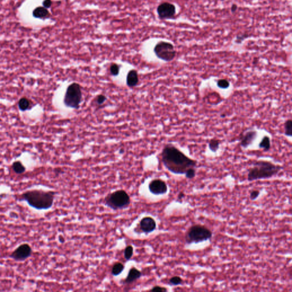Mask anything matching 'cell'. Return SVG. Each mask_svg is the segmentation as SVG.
<instances>
[{
  "label": "cell",
  "instance_id": "6da1fadb",
  "mask_svg": "<svg viewBox=\"0 0 292 292\" xmlns=\"http://www.w3.org/2000/svg\"><path fill=\"white\" fill-rule=\"evenodd\" d=\"M162 160L165 168L175 174H185L190 168H195L197 162L190 158L173 144H167L162 153Z\"/></svg>",
  "mask_w": 292,
  "mask_h": 292
},
{
  "label": "cell",
  "instance_id": "7a4b0ae2",
  "mask_svg": "<svg viewBox=\"0 0 292 292\" xmlns=\"http://www.w3.org/2000/svg\"><path fill=\"white\" fill-rule=\"evenodd\" d=\"M282 169L281 166L267 160H257L248 170L247 179L249 182L267 179L275 176Z\"/></svg>",
  "mask_w": 292,
  "mask_h": 292
},
{
  "label": "cell",
  "instance_id": "3957f363",
  "mask_svg": "<svg viewBox=\"0 0 292 292\" xmlns=\"http://www.w3.org/2000/svg\"><path fill=\"white\" fill-rule=\"evenodd\" d=\"M21 197L32 207L38 210L48 209L53 205L55 192L38 190H29L22 194Z\"/></svg>",
  "mask_w": 292,
  "mask_h": 292
},
{
  "label": "cell",
  "instance_id": "277c9868",
  "mask_svg": "<svg viewBox=\"0 0 292 292\" xmlns=\"http://www.w3.org/2000/svg\"><path fill=\"white\" fill-rule=\"evenodd\" d=\"M212 232L210 229L201 225L191 226L187 231L185 240L187 244L199 243L211 239Z\"/></svg>",
  "mask_w": 292,
  "mask_h": 292
},
{
  "label": "cell",
  "instance_id": "5b68a950",
  "mask_svg": "<svg viewBox=\"0 0 292 292\" xmlns=\"http://www.w3.org/2000/svg\"><path fill=\"white\" fill-rule=\"evenodd\" d=\"M105 204L114 210L122 209L130 204V198L124 190H118L108 195L105 197Z\"/></svg>",
  "mask_w": 292,
  "mask_h": 292
},
{
  "label": "cell",
  "instance_id": "8992f818",
  "mask_svg": "<svg viewBox=\"0 0 292 292\" xmlns=\"http://www.w3.org/2000/svg\"><path fill=\"white\" fill-rule=\"evenodd\" d=\"M82 94L81 86L77 83H73L67 88L64 97V103L72 109H78L82 101Z\"/></svg>",
  "mask_w": 292,
  "mask_h": 292
},
{
  "label": "cell",
  "instance_id": "52a82bcc",
  "mask_svg": "<svg viewBox=\"0 0 292 292\" xmlns=\"http://www.w3.org/2000/svg\"><path fill=\"white\" fill-rule=\"evenodd\" d=\"M154 53L156 56L165 62L173 61L176 56V52L172 43L161 41L158 43L154 47Z\"/></svg>",
  "mask_w": 292,
  "mask_h": 292
},
{
  "label": "cell",
  "instance_id": "ba28073f",
  "mask_svg": "<svg viewBox=\"0 0 292 292\" xmlns=\"http://www.w3.org/2000/svg\"><path fill=\"white\" fill-rule=\"evenodd\" d=\"M157 12L160 19H171L176 14V7L173 4L163 2L159 5L157 8Z\"/></svg>",
  "mask_w": 292,
  "mask_h": 292
},
{
  "label": "cell",
  "instance_id": "9c48e42d",
  "mask_svg": "<svg viewBox=\"0 0 292 292\" xmlns=\"http://www.w3.org/2000/svg\"><path fill=\"white\" fill-rule=\"evenodd\" d=\"M32 248L28 244H23L17 247L11 254V257L16 261H24L32 254Z\"/></svg>",
  "mask_w": 292,
  "mask_h": 292
},
{
  "label": "cell",
  "instance_id": "30bf717a",
  "mask_svg": "<svg viewBox=\"0 0 292 292\" xmlns=\"http://www.w3.org/2000/svg\"><path fill=\"white\" fill-rule=\"evenodd\" d=\"M148 188L152 194L156 195L166 194L168 191L167 184L160 179L153 180L149 184Z\"/></svg>",
  "mask_w": 292,
  "mask_h": 292
},
{
  "label": "cell",
  "instance_id": "8fae6325",
  "mask_svg": "<svg viewBox=\"0 0 292 292\" xmlns=\"http://www.w3.org/2000/svg\"><path fill=\"white\" fill-rule=\"evenodd\" d=\"M156 227V223L155 220L151 217H145L142 218L140 222L141 229L146 233L153 232Z\"/></svg>",
  "mask_w": 292,
  "mask_h": 292
},
{
  "label": "cell",
  "instance_id": "7c38bea8",
  "mask_svg": "<svg viewBox=\"0 0 292 292\" xmlns=\"http://www.w3.org/2000/svg\"><path fill=\"white\" fill-rule=\"evenodd\" d=\"M257 132L256 130H251L248 131L243 135L240 140V145L244 148H248L252 144L254 141L257 137Z\"/></svg>",
  "mask_w": 292,
  "mask_h": 292
},
{
  "label": "cell",
  "instance_id": "4fadbf2b",
  "mask_svg": "<svg viewBox=\"0 0 292 292\" xmlns=\"http://www.w3.org/2000/svg\"><path fill=\"white\" fill-rule=\"evenodd\" d=\"M141 276L142 272L141 271H139L136 267H132L128 272L127 277L125 279L124 283L131 284L137 280V279L141 278Z\"/></svg>",
  "mask_w": 292,
  "mask_h": 292
},
{
  "label": "cell",
  "instance_id": "5bb4252c",
  "mask_svg": "<svg viewBox=\"0 0 292 292\" xmlns=\"http://www.w3.org/2000/svg\"><path fill=\"white\" fill-rule=\"evenodd\" d=\"M139 82V77L137 71L132 70L128 72L127 74L126 83L128 86L130 88H133L137 86Z\"/></svg>",
  "mask_w": 292,
  "mask_h": 292
},
{
  "label": "cell",
  "instance_id": "9a60e30c",
  "mask_svg": "<svg viewBox=\"0 0 292 292\" xmlns=\"http://www.w3.org/2000/svg\"><path fill=\"white\" fill-rule=\"evenodd\" d=\"M33 15L37 18H44L49 16V12L45 7H39L33 11Z\"/></svg>",
  "mask_w": 292,
  "mask_h": 292
},
{
  "label": "cell",
  "instance_id": "2e32d148",
  "mask_svg": "<svg viewBox=\"0 0 292 292\" xmlns=\"http://www.w3.org/2000/svg\"><path fill=\"white\" fill-rule=\"evenodd\" d=\"M258 147L261 149H263L265 152L269 151L271 147V139L268 136H264L258 144Z\"/></svg>",
  "mask_w": 292,
  "mask_h": 292
},
{
  "label": "cell",
  "instance_id": "e0dca14e",
  "mask_svg": "<svg viewBox=\"0 0 292 292\" xmlns=\"http://www.w3.org/2000/svg\"><path fill=\"white\" fill-rule=\"evenodd\" d=\"M124 268V267L123 264L120 263H116L113 265L111 273L113 276H118L123 272Z\"/></svg>",
  "mask_w": 292,
  "mask_h": 292
},
{
  "label": "cell",
  "instance_id": "ac0fdd59",
  "mask_svg": "<svg viewBox=\"0 0 292 292\" xmlns=\"http://www.w3.org/2000/svg\"><path fill=\"white\" fill-rule=\"evenodd\" d=\"M12 168L15 173L17 174H21L25 171V167L20 162H14L12 165Z\"/></svg>",
  "mask_w": 292,
  "mask_h": 292
},
{
  "label": "cell",
  "instance_id": "d6986e66",
  "mask_svg": "<svg viewBox=\"0 0 292 292\" xmlns=\"http://www.w3.org/2000/svg\"><path fill=\"white\" fill-rule=\"evenodd\" d=\"M30 106V103L28 99L23 98L18 102V107L21 111H25L28 109Z\"/></svg>",
  "mask_w": 292,
  "mask_h": 292
},
{
  "label": "cell",
  "instance_id": "ffe728a7",
  "mask_svg": "<svg viewBox=\"0 0 292 292\" xmlns=\"http://www.w3.org/2000/svg\"><path fill=\"white\" fill-rule=\"evenodd\" d=\"M285 135L287 137H291L292 136V120L288 119L284 123Z\"/></svg>",
  "mask_w": 292,
  "mask_h": 292
},
{
  "label": "cell",
  "instance_id": "44dd1931",
  "mask_svg": "<svg viewBox=\"0 0 292 292\" xmlns=\"http://www.w3.org/2000/svg\"><path fill=\"white\" fill-rule=\"evenodd\" d=\"M219 145H220L219 141L218 139H213L209 141L208 143V147L211 151L213 152H216L219 148Z\"/></svg>",
  "mask_w": 292,
  "mask_h": 292
},
{
  "label": "cell",
  "instance_id": "7402d4cb",
  "mask_svg": "<svg viewBox=\"0 0 292 292\" xmlns=\"http://www.w3.org/2000/svg\"><path fill=\"white\" fill-rule=\"evenodd\" d=\"M133 253H134L133 247L131 245L127 246L124 251V256L125 259L127 261L130 260L133 255Z\"/></svg>",
  "mask_w": 292,
  "mask_h": 292
},
{
  "label": "cell",
  "instance_id": "603a6c76",
  "mask_svg": "<svg viewBox=\"0 0 292 292\" xmlns=\"http://www.w3.org/2000/svg\"><path fill=\"white\" fill-rule=\"evenodd\" d=\"M217 86L222 89H227L229 87L230 82L225 79H220L217 81Z\"/></svg>",
  "mask_w": 292,
  "mask_h": 292
},
{
  "label": "cell",
  "instance_id": "cb8c5ba5",
  "mask_svg": "<svg viewBox=\"0 0 292 292\" xmlns=\"http://www.w3.org/2000/svg\"><path fill=\"white\" fill-rule=\"evenodd\" d=\"M183 282V280L179 276H173L169 279L168 284L172 286H177L181 285Z\"/></svg>",
  "mask_w": 292,
  "mask_h": 292
},
{
  "label": "cell",
  "instance_id": "d4e9b609",
  "mask_svg": "<svg viewBox=\"0 0 292 292\" xmlns=\"http://www.w3.org/2000/svg\"><path fill=\"white\" fill-rule=\"evenodd\" d=\"M110 72L111 74L114 76H117L119 73L120 67L118 65L113 64L110 66Z\"/></svg>",
  "mask_w": 292,
  "mask_h": 292
},
{
  "label": "cell",
  "instance_id": "484cf974",
  "mask_svg": "<svg viewBox=\"0 0 292 292\" xmlns=\"http://www.w3.org/2000/svg\"><path fill=\"white\" fill-rule=\"evenodd\" d=\"M185 175L187 179H193L196 176V170L194 168H190L186 171L185 173Z\"/></svg>",
  "mask_w": 292,
  "mask_h": 292
},
{
  "label": "cell",
  "instance_id": "4316f807",
  "mask_svg": "<svg viewBox=\"0 0 292 292\" xmlns=\"http://www.w3.org/2000/svg\"><path fill=\"white\" fill-rule=\"evenodd\" d=\"M260 194V192L258 190H252L250 193V199L252 200H255L257 199Z\"/></svg>",
  "mask_w": 292,
  "mask_h": 292
},
{
  "label": "cell",
  "instance_id": "83f0119b",
  "mask_svg": "<svg viewBox=\"0 0 292 292\" xmlns=\"http://www.w3.org/2000/svg\"><path fill=\"white\" fill-rule=\"evenodd\" d=\"M151 291H152V292H167V289L165 288H164V287L159 286H154L153 288L151 289Z\"/></svg>",
  "mask_w": 292,
  "mask_h": 292
},
{
  "label": "cell",
  "instance_id": "f1b7e54d",
  "mask_svg": "<svg viewBox=\"0 0 292 292\" xmlns=\"http://www.w3.org/2000/svg\"><path fill=\"white\" fill-rule=\"evenodd\" d=\"M107 100V98L105 95H99L97 99V103L98 105H102Z\"/></svg>",
  "mask_w": 292,
  "mask_h": 292
},
{
  "label": "cell",
  "instance_id": "f546056e",
  "mask_svg": "<svg viewBox=\"0 0 292 292\" xmlns=\"http://www.w3.org/2000/svg\"><path fill=\"white\" fill-rule=\"evenodd\" d=\"M52 4V2L51 0H44V1L43 2V6L46 9H48L51 7Z\"/></svg>",
  "mask_w": 292,
  "mask_h": 292
},
{
  "label": "cell",
  "instance_id": "4dcf8cb0",
  "mask_svg": "<svg viewBox=\"0 0 292 292\" xmlns=\"http://www.w3.org/2000/svg\"><path fill=\"white\" fill-rule=\"evenodd\" d=\"M247 37V35L246 34H244V35H240V36H237V39H236V42L237 43H241V41H243V40L245 38H246Z\"/></svg>",
  "mask_w": 292,
  "mask_h": 292
},
{
  "label": "cell",
  "instance_id": "1f68e13d",
  "mask_svg": "<svg viewBox=\"0 0 292 292\" xmlns=\"http://www.w3.org/2000/svg\"><path fill=\"white\" fill-rule=\"evenodd\" d=\"M237 9V6L235 5V4H233L231 7V12L232 13H235Z\"/></svg>",
  "mask_w": 292,
  "mask_h": 292
},
{
  "label": "cell",
  "instance_id": "d6a6232c",
  "mask_svg": "<svg viewBox=\"0 0 292 292\" xmlns=\"http://www.w3.org/2000/svg\"><path fill=\"white\" fill-rule=\"evenodd\" d=\"M185 197V194L184 192H180L179 195H178V199L179 200H182L183 198Z\"/></svg>",
  "mask_w": 292,
  "mask_h": 292
},
{
  "label": "cell",
  "instance_id": "836d02e7",
  "mask_svg": "<svg viewBox=\"0 0 292 292\" xmlns=\"http://www.w3.org/2000/svg\"><path fill=\"white\" fill-rule=\"evenodd\" d=\"M59 240H60V241L61 243H64V242H65V239H64V238L62 236H60Z\"/></svg>",
  "mask_w": 292,
  "mask_h": 292
}]
</instances>
